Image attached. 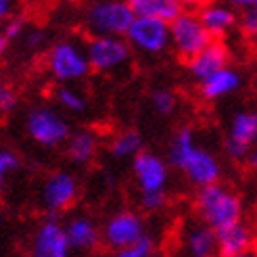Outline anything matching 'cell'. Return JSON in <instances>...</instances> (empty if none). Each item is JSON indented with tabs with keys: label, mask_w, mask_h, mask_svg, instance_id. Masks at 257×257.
<instances>
[{
	"label": "cell",
	"mask_w": 257,
	"mask_h": 257,
	"mask_svg": "<svg viewBox=\"0 0 257 257\" xmlns=\"http://www.w3.org/2000/svg\"><path fill=\"white\" fill-rule=\"evenodd\" d=\"M0 226H3V209H0Z\"/></svg>",
	"instance_id": "cell-37"
},
{
	"label": "cell",
	"mask_w": 257,
	"mask_h": 257,
	"mask_svg": "<svg viewBox=\"0 0 257 257\" xmlns=\"http://www.w3.org/2000/svg\"><path fill=\"white\" fill-rule=\"evenodd\" d=\"M182 249L190 257H213L220 255L217 249V232L207 224L192 222L182 230Z\"/></svg>",
	"instance_id": "cell-15"
},
{
	"label": "cell",
	"mask_w": 257,
	"mask_h": 257,
	"mask_svg": "<svg viewBox=\"0 0 257 257\" xmlns=\"http://www.w3.org/2000/svg\"><path fill=\"white\" fill-rule=\"evenodd\" d=\"M170 163L178 172H182L184 178L192 186H207L220 182L222 165L207 147L197 143L195 130L190 125L178 127L176 134L170 140Z\"/></svg>",
	"instance_id": "cell-1"
},
{
	"label": "cell",
	"mask_w": 257,
	"mask_h": 257,
	"mask_svg": "<svg viewBox=\"0 0 257 257\" xmlns=\"http://www.w3.org/2000/svg\"><path fill=\"white\" fill-rule=\"evenodd\" d=\"M170 36L174 53L184 61L195 57L213 40L199 17V11H180L170 21Z\"/></svg>",
	"instance_id": "cell-6"
},
{
	"label": "cell",
	"mask_w": 257,
	"mask_h": 257,
	"mask_svg": "<svg viewBox=\"0 0 257 257\" xmlns=\"http://www.w3.org/2000/svg\"><path fill=\"white\" fill-rule=\"evenodd\" d=\"M25 32V23L21 19H7L5 21V34L11 38V40H17L19 36H23Z\"/></svg>",
	"instance_id": "cell-30"
},
{
	"label": "cell",
	"mask_w": 257,
	"mask_h": 257,
	"mask_svg": "<svg viewBox=\"0 0 257 257\" xmlns=\"http://www.w3.org/2000/svg\"><path fill=\"white\" fill-rule=\"evenodd\" d=\"M90 67L96 73H115L132 59V46L125 36H92L86 44Z\"/></svg>",
	"instance_id": "cell-9"
},
{
	"label": "cell",
	"mask_w": 257,
	"mask_h": 257,
	"mask_svg": "<svg viewBox=\"0 0 257 257\" xmlns=\"http://www.w3.org/2000/svg\"><path fill=\"white\" fill-rule=\"evenodd\" d=\"M176 3L180 5L182 11H199L207 3H211V0H176Z\"/></svg>",
	"instance_id": "cell-32"
},
{
	"label": "cell",
	"mask_w": 257,
	"mask_h": 257,
	"mask_svg": "<svg viewBox=\"0 0 257 257\" xmlns=\"http://www.w3.org/2000/svg\"><path fill=\"white\" fill-rule=\"evenodd\" d=\"M249 151H251V147L242 145V143H236V140L226 136V140H224V153H226L228 159H232V161H247Z\"/></svg>",
	"instance_id": "cell-28"
},
{
	"label": "cell",
	"mask_w": 257,
	"mask_h": 257,
	"mask_svg": "<svg viewBox=\"0 0 257 257\" xmlns=\"http://www.w3.org/2000/svg\"><path fill=\"white\" fill-rule=\"evenodd\" d=\"M238 25H240L242 34L255 38V36H257V11H255V9L242 11V15H240V19H238Z\"/></svg>",
	"instance_id": "cell-29"
},
{
	"label": "cell",
	"mask_w": 257,
	"mask_h": 257,
	"mask_svg": "<svg viewBox=\"0 0 257 257\" xmlns=\"http://www.w3.org/2000/svg\"><path fill=\"white\" fill-rule=\"evenodd\" d=\"M199 17L207 32L220 40V38L228 36L238 25V9H234L226 0H211L203 9H199Z\"/></svg>",
	"instance_id": "cell-14"
},
{
	"label": "cell",
	"mask_w": 257,
	"mask_h": 257,
	"mask_svg": "<svg viewBox=\"0 0 257 257\" xmlns=\"http://www.w3.org/2000/svg\"><path fill=\"white\" fill-rule=\"evenodd\" d=\"M9 46H11V38H9L5 32H0V57H5V55H7Z\"/></svg>",
	"instance_id": "cell-35"
},
{
	"label": "cell",
	"mask_w": 257,
	"mask_h": 257,
	"mask_svg": "<svg viewBox=\"0 0 257 257\" xmlns=\"http://www.w3.org/2000/svg\"><path fill=\"white\" fill-rule=\"evenodd\" d=\"M195 211L199 220L213 228L215 232L242 222V213H245L240 197L220 182L197 188Z\"/></svg>",
	"instance_id": "cell-3"
},
{
	"label": "cell",
	"mask_w": 257,
	"mask_h": 257,
	"mask_svg": "<svg viewBox=\"0 0 257 257\" xmlns=\"http://www.w3.org/2000/svg\"><path fill=\"white\" fill-rule=\"evenodd\" d=\"M253 247V232L247 224H234L217 232V249L222 257H242Z\"/></svg>",
	"instance_id": "cell-18"
},
{
	"label": "cell",
	"mask_w": 257,
	"mask_h": 257,
	"mask_svg": "<svg viewBox=\"0 0 257 257\" xmlns=\"http://www.w3.org/2000/svg\"><path fill=\"white\" fill-rule=\"evenodd\" d=\"M100 234H102V245L111 249L113 253H117L125 247H130L143 234H147V226L138 211L121 209L115 211L105 222V226L100 228Z\"/></svg>",
	"instance_id": "cell-10"
},
{
	"label": "cell",
	"mask_w": 257,
	"mask_h": 257,
	"mask_svg": "<svg viewBox=\"0 0 257 257\" xmlns=\"http://www.w3.org/2000/svg\"><path fill=\"white\" fill-rule=\"evenodd\" d=\"M13 11H15V0H0V23L11 19Z\"/></svg>",
	"instance_id": "cell-31"
},
{
	"label": "cell",
	"mask_w": 257,
	"mask_h": 257,
	"mask_svg": "<svg viewBox=\"0 0 257 257\" xmlns=\"http://www.w3.org/2000/svg\"><path fill=\"white\" fill-rule=\"evenodd\" d=\"M55 98H57V102H59V107H61V109H65L67 113H73V115L84 113L86 107H88L86 96L80 92L78 88H73V86H69V84L59 86Z\"/></svg>",
	"instance_id": "cell-23"
},
{
	"label": "cell",
	"mask_w": 257,
	"mask_h": 257,
	"mask_svg": "<svg viewBox=\"0 0 257 257\" xmlns=\"http://www.w3.org/2000/svg\"><path fill=\"white\" fill-rule=\"evenodd\" d=\"M80 195L78 178L65 170L53 172L42 184V205L50 215L63 213L73 207Z\"/></svg>",
	"instance_id": "cell-11"
},
{
	"label": "cell",
	"mask_w": 257,
	"mask_h": 257,
	"mask_svg": "<svg viewBox=\"0 0 257 257\" xmlns=\"http://www.w3.org/2000/svg\"><path fill=\"white\" fill-rule=\"evenodd\" d=\"M155 240H153L151 234H143L138 240H134L130 247H125L121 251H117L115 255H119V257H151V255H155Z\"/></svg>",
	"instance_id": "cell-25"
},
{
	"label": "cell",
	"mask_w": 257,
	"mask_h": 257,
	"mask_svg": "<svg viewBox=\"0 0 257 257\" xmlns=\"http://www.w3.org/2000/svg\"><path fill=\"white\" fill-rule=\"evenodd\" d=\"M19 170V157L11 149H0V192L5 190L9 178Z\"/></svg>",
	"instance_id": "cell-26"
},
{
	"label": "cell",
	"mask_w": 257,
	"mask_h": 257,
	"mask_svg": "<svg viewBox=\"0 0 257 257\" xmlns=\"http://www.w3.org/2000/svg\"><path fill=\"white\" fill-rule=\"evenodd\" d=\"M247 163H249V168L257 174V147H251L249 155H247Z\"/></svg>",
	"instance_id": "cell-36"
},
{
	"label": "cell",
	"mask_w": 257,
	"mask_h": 257,
	"mask_svg": "<svg viewBox=\"0 0 257 257\" xmlns=\"http://www.w3.org/2000/svg\"><path fill=\"white\" fill-rule=\"evenodd\" d=\"M145 149V143H143V134L138 130H132V127H127V130H121L117 132L111 143H109V153L113 159H134L140 151Z\"/></svg>",
	"instance_id": "cell-21"
},
{
	"label": "cell",
	"mask_w": 257,
	"mask_h": 257,
	"mask_svg": "<svg viewBox=\"0 0 257 257\" xmlns=\"http://www.w3.org/2000/svg\"><path fill=\"white\" fill-rule=\"evenodd\" d=\"M19 105V94L15 88L7 84H0V115H9L17 109Z\"/></svg>",
	"instance_id": "cell-27"
},
{
	"label": "cell",
	"mask_w": 257,
	"mask_h": 257,
	"mask_svg": "<svg viewBox=\"0 0 257 257\" xmlns=\"http://www.w3.org/2000/svg\"><path fill=\"white\" fill-rule=\"evenodd\" d=\"M38 44H42V34L40 32H30L28 34V46L30 48H36Z\"/></svg>",
	"instance_id": "cell-34"
},
{
	"label": "cell",
	"mask_w": 257,
	"mask_h": 257,
	"mask_svg": "<svg viewBox=\"0 0 257 257\" xmlns=\"http://www.w3.org/2000/svg\"><path fill=\"white\" fill-rule=\"evenodd\" d=\"M240 86H242V75L234 67L226 65L220 71L211 73L209 78H205L203 82H199V92L205 100L213 102V100H220V98L234 94Z\"/></svg>",
	"instance_id": "cell-17"
},
{
	"label": "cell",
	"mask_w": 257,
	"mask_h": 257,
	"mask_svg": "<svg viewBox=\"0 0 257 257\" xmlns=\"http://www.w3.org/2000/svg\"><path fill=\"white\" fill-rule=\"evenodd\" d=\"M65 230L69 236L71 251L90 253L102 242L100 228L94 224V220L90 215H73L65 224Z\"/></svg>",
	"instance_id": "cell-16"
},
{
	"label": "cell",
	"mask_w": 257,
	"mask_h": 257,
	"mask_svg": "<svg viewBox=\"0 0 257 257\" xmlns=\"http://www.w3.org/2000/svg\"><path fill=\"white\" fill-rule=\"evenodd\" d=\"M132 174L140 190V207L149 213H157L168 203L170 163L153 151H140L132 159Z\"/></svg>",
	"instance_id": "cell-2"
},
{
	"label": "cell",
	"mask_w": 257,
	"mask_h": 257,
	"mask_svg": "<svg viewBox=\"0 0 257 257\" xmlns=\"http://www.w3.org/2000/svg\"><path fill=\"white\" fill-rule=\"evenodd\" d=\"M136 17H159L172 21L182 9L176 0H127Z\"/></svg>",
	"instance_id": "cell-22"
},
{
	"label": "cell",
	"mask_w": 257,
	"mask_h": 257,
	"mask_svg": "<svg viewBox=\"0 0 257 257\" xmlns=\"http://www.w3.org/2000/svg\"><path fill=\"white\" fill-rule=\"evenodd\" d=\"M226 3H230L238 11H247V9H255L257 7V0H226Z\"/></svg>",
	"instance_id": "cell-33"
},
{
	"label": "cell",
	"mask_w": 257,
	"mask_h": 257,
	"mask_svg": "<svg viewBox=\"0 0 257 257\" xmlns=\"http://www.w3.org/2000/svg\"><path fill=\"white\" fill-rule=\"evenodd\" d=\"M255 11H257V7H255Z\"/></svg>",
	"instance_id": "cell-38"
},
{
	"label": "cell",
	"mask_w": 257,
	"mask_h": 257,
	"mask_svg": "<svg viewBox=\"0 0 257 257\" xmlns=\"http://www.w3.org/2000/svg\"><path fill=\"white\" fill-rule=\"evenodd\" d=\"M65 153L67 159L75 165H88L92 163V159L98 153V136L96 132L82 127V130H75L69 134L67 143H65Z\"/></svg>",
	"instance_id": "cell-19"
},
{
	"label": "cell",
	"mask_w": 257,
	"mask_h": 257,
	"mask_svg": "<svg viewBox=\"0 0 257 257\" xmlns=\"http://www.w3.org/2000/svg\"><path fill=\"white\" fill-rule=\"evenodd\" d=\"M151 107H153L155 113L168 117V115L176 113V109H178V96L168 88H159V90H155V92L151 94Z\"/></svg>",
	"instance_id": "cell-24"
},
{
	"label": "cell",
	"mask_w": 257,
	"mask_h": 257,
	"mask_svg": "<svg viewBox=\"0 0 257 257\" xmlns=\"http://www.w3.org/2000/svg\"><path fill=\"white\" fill-rule=\"evenodd\" d=\"M69 253H71V245L65 224H61L57 217H48L36 228L32 236L34 257H67Z\"/></svg>",
	"instance_id": "cell-12"
},
{
	"label": "cell",
	"mask_w": 257,
	"mask_h": 257,
	"mask_svg": "<svg viewBox=\"0 0 257 257\" xmlns=\"http://www.w3.org/2000/svg\"><path fill=\"white\" fill-rule=\"evenodd\" d=\"M134 19L127 0H96L88 7L84 25L92 36H125Z\"/></svg>",
	"instance_id": "cell-5"
},
{
	"label": "cell",
	"mask_w": 257,
	"mask_h": 257,
	"mask_svg": "<svg viewBox=\"0 0 257 257\" xmlns=\"http://www.w3.org/2000/svg\"><path fill=\"white\" fill-rule=\"evenodd\" d=\"M46 69L50 78L59 84H75L88 78L92 71L88 50L75 40H61L46 55Z\"/></svg>",
	"instance_id": "cell-4"
},
{
	"label": "cell",
	"mask_w": 257,
	"mask_h": 257,
	"mask_svg": "<svg viewBox=\"0 0 257 257\" xmlns=\"http://www.w3.org/2000/svg\"><path fill=\"white\" fill-rule=\"evenodd\" d=\"M132 50L145 57H159L172 46L170 21L159 17H136L125 34Z\"/></svg>",
	"instance_id": "cell-8"
},
{
	"label": "cell",
	"mask_w": 257,
	"mask_h": 257,
	"mask_svg": "<svg viewBox=\"0 0 257 257\" xmlns=\"http://www.w3.org/2000/svg\"><path fill=\"white\" fill-rule=\"evenodd\" d=\"M228 138L242 143L247 147H255L257 143V111L242 109L232 115V121L228 125Z\"/></svg>",
	"instance_id": "cell-20"
},
{
	"label": "cell",
	"mask_w": 257,
	"mask_h": 257,
	"mask_svg": "<svg viewBox=\"0 0 257 257\" xmlns=\"http://www.w3.org/2000/svg\"><path fill=\"white\" fill-rule=\"evenodd\" d=\"M226 65H230V50L224 42L215 40V38L195 57L186 61V69L195 82H203L205 78H209L211 73L220 71Z\"/></svg>",
	"instance_id": "cell-13"
},
{
	"label": "cell",
	"mask_w": 257,
	"mask_h": 257,
	"mask_svg": "<svg viewBox=\"0 0 257 257\" xmlns=\"http://www.w3.org/2000/svg\"><path fill=\"white\" fill-rule=\"evenodd\" d=\"M25 132L38 147L57 149L67 143L71 127L53 107H34L25 117Z\"/></svg>",
	"instance_id": "cell-7"
}]
</instances>
